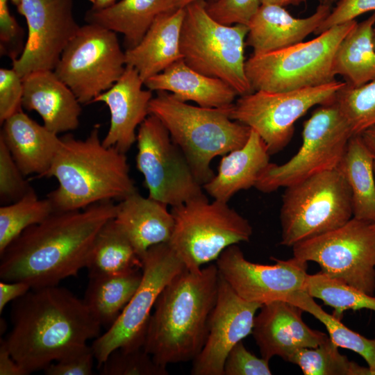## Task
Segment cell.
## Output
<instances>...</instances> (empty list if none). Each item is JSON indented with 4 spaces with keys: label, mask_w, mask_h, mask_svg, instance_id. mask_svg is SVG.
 Segmentation results:
<instances>
[{
    "label": "cell",
    "mask_w": 375,
    "mask_h": 375,
    "mask_svg": "<svg viewBox=\"0 0 375 375\" xmlns=\"http://www.w3.org/2000/svg\"><path fill=\"white\" fill-rule=\"evenodd\" d=\"M117 210V204L106 201L78 210L53 212L0 254V278L38 288L76 276L86 267L99 231Z\"/></svg>",
    "instance_id": "1"
},
{
    "label": "cell",
    "mask_w": 375,
    "mask_h": 375,
    "mask_svg": "<svg viewBox=\"0 0 375 375\" xmlns=\"http://www.w3.org/2000/svg\"><path fill=\"white\" fill-rule=\"evenodd\" d=\"M10 319L3 340L26 375L86 345L101 326L83 299L58 285L31 288L12 301Z\"/></svg>",
    "instance_id": "2"
},
{
    "label": "cell",
    "mask_w": 375,
    "mask_h": 375,
    "mask_svg": "<svg viewBox=\"0 0 375 375\" xmlns=\"http://www.w3.org/2000/svg\"><path fill=\"white\" fill-rule=\"evenodd\" d=\"M219 272L216 265L185 268L158 297L146 332L144 347L158 364L194 360L208 335L215 306Z\"/></svg>",
    "instance_id": "3"
},
{
    "label": "cell",
    "mask_w": 375,
    "mask_h": 375,
    "mask_svg": "<svg viewBox=\"0 0 375 375\" xmlns=\"http://www.w3.org/2000/svg\"><path fill=\"white\" fill-rule=\"evenodd\" d=\"M96 124L85 140L67 134L44 177H54L56 189L47 195L54 211H72L106 201H120L138 192L126 153L105 147Z\"/></svg>",
    "instance_id": "4"
},
{
    "label": "cell",
    "mask_w": 375,
    "mask_h": 375,
    "mask_svg": "<svg viewBox=\"0 0 375 375\" xmlns=\"http://www.w3.org/2000/svg\"><path fill=\"white\" fill-rule=\"evenodd\" d=\"M231 106H192L166 92L150 101L149 115L167 129L202 185L215 176L212 159L242 147L249 138L251 129L230 117Z\"/></svg>",
    "instance_id": "5"
},
{
    "label": "cell",
    "mask_w": 375,
    "mask_h": 375,
    "mask_svg": "<svg viewBox=\"0 0 375 375\" xmlns=\"http://www.w3.org/2000/svg\"><path fill=\"white\" fill-rule=\"evenodd\" d=\"M206 3L199 0L185 7L180 38L183 60L197 72L226 82L239 96L254 92L245 71L248 26L218 22L207 12Z\"/></svg>",
    "instance_id": "6"
},
{
    "label": "cell",
    "mask_w": 375,
    "mask_h": 375,
    "mask_svg": "<svg viewBox=\"0 0 375 375\" xmlns=\"http://www.w3.org/2000/svg\"><path fill=\"white\" fill-rule=\"evenodd\" d=\"M357 23L349 21L328 28L311 40L276 51L253 54L245 62V71L253 91H289L335 80L333 73L335 51Z\"/></svg>",
    "instance_id": "7"
},
{
    "label": "cell",
    "mask_w": 375,
    "mask_h": 375,
    "mask_svg": "<svg viewBox=\"0 0 375 375\" xmlns=\"http://www.w3.org/2000/svg\"><path fill=\"white\" fill-rule=\"evenodd\" d=\"M353 217L349 187L337 169L285 188L280 210L281 244L292 247L338 228Z\"/></svg>",
    "instance_id": "8"
},
{
    "label": "cell",
    "mask_w": 375,
    "mask_h": 375,
    "mask_svg": "<svg viewBox=\"0 0 375 375\" xmlns=\"http://www.w3.org/2000/svg\"><path fill=\"white\" fill-rule=\"evenodd\" d=\"M174 227L168 242L186 268L195 269L215 260L228 247L248 242L249 221L228 202L206 195L172 207Z\"/></svg>",
    "instance_id": "9"
},
{
    "label": "cell",
    "mask_w": 375,
    "mask_h": 375,
    "mask_svg": "<svg viewBox=\"0 0 375 375\" xmlns=\"http://www.w3.org/2000/svg\"><path fill=\"white\" fill-rule=\"evenodd\" d=\"M352 135L335 100L320 105L303 123L302 144L297 153L283 164L269 162L255 188L270 193L337 168Z\"/></svg>",
    "instance_id": "10"
},
{
    "label": "cell",
    "mask_w": 375,
    "mask_h": 375,
    "mask_svg": "<svg viewBox=\"0 0 375 375\" xmlns=\"http://www.w3.org/2000/svg\"><path fill=\"white\" fill-rule=\"evenodd\" d=\"M345 85V81L335 79L289 91L256 90L235 101L230 108V117L256 132L272 155L290 142L294 124L301 117L316 105L334 101Z\"/></svg>",
    "instance_id": "11"
},
{
    "label": "cell",
    "mask_w": 375,
    "mask_h": 375,
    "mask_svg": "<svg viewBox=\"0 0 375 375\" xmlns=\"http://www.w3.org/2000/svg\"><path fill=\"white\" fill-rule=\"evenodd\" d=\"M142 277L116 321L91 346L99 369L114 350L144 347L149 321L158 297L185 266L168 243L150 247L142 257Z\"/></svg>",
    "instance_id": "12"
},
{
    "label": "cell",
    "mask_w": 375,
    "mask_h": 375,
    "mask_svg": "<svg viewBox=\"0 0 375 375\" xmlns=\"http://www.w3.org/2000/svg\"><path fill=\"white\" fill-rule=\"evenodd\" d=\"M125 67L117 33L87 23L68 43L53 71L81 104H88L112 87Z\"/></svg>",
    "instance_id": "13"
},
{
    "label": "cell",
    "mask_w": 375,
    "mask_h": 375,
    "mask_svg": "<svg viewBox=\"0 0 375 375\" xmlns=\"http://www.w3.org/2000/svg\"><path fill=\"white\" fill-rule=\"evenodd\" d=\"M294 256L317 262L324 273L373 295L375 224L352 217L342 226L297 243Z\"/></svg>",
    "instance_id": "14"
},
{
    "label": "cell",
    "mask_w": 375,
    "mask_h": 375,
    "mask_svg": "<svg viewBox=\"0 0 375 375\" xmlns=\"http://www.w3.org/2000/svg\"><path fill=\"white\" fill-rule=\"evenodd\" d=\"M136 167L150 198L176 206L205 195L186 158L162 123L149 115L139 126Z\"/></svg>",
    "instance_id": "15"
},
{
    "label": "cell",
    "mask_w": 375,
    "mask_h": 375,
    "mask_svg": "<svg viewBox=\"0 0 375 375\" xmlns=\"http://www.w3.org/2000/svg\"><path fill=\"white\" fill-rule=\"evenodd\" d=\"M28 27L24 50L12 60L23 78L41 70H53L81 26L73 14V0H22L17 7Z\"/></svg>",
    "instance_id": "16"
},
{
    "label": "cell",
    "mask_w": 375,
    "mask_h": 375,
    "mask_svg": "<svg viewBox=\"0 0 375 375\" xmlns=\"http://www.w3.org/2000/svg\"><path fill=\"white\" fill-rule=\"evenodd\" d=\"M274 265L247 260L236 244L226 248L217 259L219 274L242 299L262 305L285 300L303 289L307 262L294 256L284 260L272 258Z\"/></svg>",
    "instance_id": "17"
},
{
    "label": "cell",
    "mask_w": 375,
    "mask_h": 375,
    "mask_svg": "<svg viewBox=\"0 0 375 375\" xmlns=\"http://www.w3.org/2000/svg\"><path fill=\"white\" fill-rule=\"evenodd\" d=\"M262 305L240 297L219 274L217 301L210 316L205 344L192 361V375H224L232 348L252 333L255 315Z\"/></svg>",
    "instance_id": "18"
},
{
    "label": "cell",
    "mask_w": 375,
    "mask_h": 375,
    "mask_svg": "<svg viewBox=\"0 0 375 375\" xmlns=\"http://www.w3.org/2000/svg\"><path fill=\"white\" fill-rule=\"evenodd\" d=\"M303 310L285 300L263 304L255 317L252 335L261 357L279 356L288 361L297 350L316 347L329 337L310 328L302 319Z\"/></svg>",
    "instance_id": "19"
},
{
    "label": "cell",
    "mask_w": 375,
    "mask_h": 375,
    "mask_svg": "<svg viewBox=\"0 0 375 375\" xmlns=\"http://www.w3.org/2000/svg\"><path fill=\"white\" fill-rule=\"evenodd\" d=\"M144 81L130 65L112 87L92 102H103L110 113L109 129L102 140L107 147H115L126 153L136 142V128L149 115L152 91L143 90Z\"/></svg>",
    "instance_id": "20"
},
{
    "label": "cell",
    "mask_w": 375,
    "mask_h": 375,
    "mask_svg": "<svg viewBox=\"0 0 375 375\" xmlns=\"http://www.w3.org/2000/svg\"><path fill=\"white\" fill-rule=\"evenodd\" d=\"M332 7L319 4L310 16L296 18L284 7L260 4L248 24L246 45L253 54H262L288 48L315 33L328 17Z\"/></svg>",
    "instance_id": "21"
},
{
    "label": "cell",
    "mask_w": 375,
    "mask_h": 375,
    "mask_svg": "<svg viewBox=\"0 0 375 375\" xmlns=\"http://www.w3.org/2000/svg\"><path fill=\"white\" fill-rule=\"evenodd\" d=\"M23 88L22 107L37 112L50 131L58 135L78 128L81 103L53 70L28 74Z\"/></svg>",
    "instance_id": "22"
},
{
    "label": "cell",
    "mask_w": 375,
    "mask_h": 375,
    "mask_svg": "<svg viewBox=\"0 0 375 375\" xmlns=\"http://www.w3.org/2000/svg\"><path fill=\"white\" fill-rule=\"evenodd\" d=\"M1 125L0 139L23 174L44 177L59 151L62 138L29 117L22 109Z\"/></svg>",
    "instance_id": "23"
},
{
    "label": "cell",
    "mask_w": 375,
    "mask_h": 375,
    "mask_svg": "<svg viewBox=\"0 0 375 375\" xmlns=\"http://www.w3.org/2000/svg\"><path fill=\"white\" fill-rule=\"evenodd\" d=\"M185 8L160 15L140 42L125 51L126 65L135 68L144 81L183 59L180 38Z\"/></svg>",
    "instance_id": "24"
},
{
    "label": "cell",
    "mask_w": 375,
    "mask_h": 375,
    "mask_svg": "<svg viewBox=\"0 0 375 375\" xmlns=\"http://www.w3.org/2000/svg\"><path fill=\"white\" fill-rule=\"evenodd\" d=\"M167 206L138 192L117 204L115 221L141 259L152 246L169 242L174 220Z\"/></svg>",
    "instance_id": "25"
},
{
    "label": "cell",
    "mask_w": 375,
    "mask_h": 375,
    "mask_svg": "<svg viewBox=\"0 0 375 375\" xmlns=\"http://www.w3.org/2000/svg\"><path fill=\"white\" fill-rule=\"evenodd\" d=\"M151 91L171 93L178 99L206 108H226L235 102L236 91L221 79L203 75L181 59L144 83Z\"/></svg>",
    "instance_id": "26"
},
{
    "label": "cell",
    "mask_w": 375,
    "mask_h": 375,
    "mask_svg": "<svg viewBox=\"0 0 375 375\" xmlns=\"http://www.w3.org/2000/svg\"><path fill=\"white\" fill-rule=\"evenodd\" d=\"M269 156L264 141L251 130L242 147L223 156L217 174L203 185V190L215 200L228 202L240 190L255 187Z\"/></svg>",
    "instance_id": "27"
},
{
    "label": "cell",
    "mask_w": 375,
    "mask_h": 375,
    "mask_svg": "<svg viewBox=\"0 0 375 375\" xmlns=\"http://www.w3.org/2000/svg\"><path fill=\"white\" fill-rule=\"evenodd\" d=\"M176 9L174 0H121L103 9H90L85 20L122 34L127 49L140 42L160 15Z\"/></svg>",
    "instance_id": "28"
},
{
    "label": "cell",
    "mask_w": 375,
    "mask_h": 375,
    "mask_svg": "<svg viewBox=\"0 0 375 375\" xmlns=\"http://www.w3.org/2000/svg\"><path fill=\"white\" fill-rule=\"evenodd\" d=\"M337 169L351 194L353 217L375 223V176L372 156L360 134L349 140Z\"/></svg>",
    "instance_id": "29"
},
{
    "label": "cell",
    "mask_w": 375,
    "mask_h": 375,
    "mask_svg": "<svg viewBox=\"0 0 375 375\" xmlns=\"http://www.w3.org/2000/svg\"><path fill=\"white\" fill-rule=\"evenodd\" d=\"M375 12L352 28L339 44L333 60L334 76L359 87L375 79V48L373 31Z\"/></svg>",
    "instance_id": "30"
},
{
    "label": "cell",
    "mask_w": 375,
    "mask_h": 375,
    "mask_svg": "<svg viewBox=\"0 0 375 375\" xmlns=\"http://www.w3.org/2000/svg\"><path fill=\"white\" fill-rule=\"evenodd\" d=\"M142 277V269L89 277L83 301L101 326L109 328L116 321L135 294Z\"/></svg>",
    "instance_id": "31"
},
{
    "label": "cell",
    "mask_w": 375,
    "mask_h": 375,
    "mask_svg": "<svg viewBox=\"0 0 375 375\" xmlns=\"http://www.w3.org/2000/svg\"><path fill=\"white\" fill-rule=\"evenodd\" d=\"M142 261L115 221L106 222L97 235L86 267L88 276L115 275L142 269Z\"/></svg>",
    "instance_id": "32"
},
{
    "label": "cell",
    "mask_w": 375,
    "mask_h": 375,
    "mask_svg": "<svg viewBox=\"0 0 375 375\" xmlns=\"http://www.w3.org/2000/svg\"><path fill=\"white\" fill-rule=\"evenodd\" d=\"M285 301L313 315L325 326L332 342L338 347L358 353L366 361L368 367L375 371V338H367L347 327L340 319L323 310L314 301V298L303 290L290 294Z\"/></svg>",
    "instance_id": "33"
},
{
    "label": "cell",
    "mask_w": 375,
    "mask_h": 375,
    "mask_svg": "<svg viewBox=\"0 0 375 375\" xmlns=\"http://www.w3.org/2000/svg\"><path fill=\"white\" fill-rule=\"evenodd\" d=\"M312 298L334 308L333 315L341 319L347 310L369 309L375 312V297L332 277L323 272L307 274L303 289Z\"/></svg>",
    "instance_id": "34"
},
{
    "label": "cell",
    "mask_w": 375,
    "mask_h": 375,
    "mask_svg": "<svg viewBox=\"0 0 375 375\" xmlns=\"http://www.w3.org/2000/svg\"><path fill=\"white\" fill-rule=\"evenodd\" d=\"M288 362L298 365L305 375H375L369 367L360 366L340 353L330 338L316 347L297 350Z\"/></svg>",
    "instance_id": "35"
},
{
    "label": "cell",
    "mask_w": 375,
    "mask_h": 375,
    "mask_svg": "<svg viewBox=\"0 0 375 375\" xmlns=\"http://www.w3.org/2000/svg\"><path fill=\"white\" fill-rule=\"evenodd\" d=\"M54 212L50 200L39 199L34 192L0 208V254L22 232Z\"/></svg>",
    "instance_id": "36"
},
{
    "label": "cell",
    "mask_w": 375,
    "mask_h": 375,
    "mask_svg": "<svg viewBox=\"0 0 375 375\" xmlns=\"http://www.w3.org/2000/svg\"><path fill=\"white\" fill-rule=\"evenodd\" d=\"M335 101L353 135L375 124V79L359 87L346 83Z\"/></svg>",
    "instance_id": "37"
},
{
    "label": "cell",
    "mask_w": 375,
    "mask_h": 375,
    "mask_svg": "<svg viewBox=\"0 0 375 375\" xmlns=\"http://www.w3.org/2000/svg\"><path fill=\"white\" fill-rule=\"evenodd\" d=\"M102 375H167V367L157 363L144 347L118 348L99 368Z\"/></svg>",
    "instance_id": "38"
},
{
    "label": "cell",
    "mask_w": 375,
    "mask_h": 375,
    "mask_svg": "<svg viewBox=\"0 0 375 375\" xmlns=\"http://www.w3.org/2000/svg\"><path fill=\"white\" fill-rule=\"evenodd\" d=\"M34 192L3 141L0 139L1 203H13Z\"/></svg>",
    "instance_id": "39"
},
{
    "label": "cell",
    "mask_w": 375,
    "mask_h": 375,
    "mask_svg": "<svg viewBox=\"0 0 375 375\" xmlns=\"http://www.w3.org/2000/svg\"><path fill=\"white\" fill-rule=\"evenodd\" d=\"M260 6V0H216L207 3L206 10L221 24L247 26Z\"/></svg>",
    "instance_id": "40"
},
{
    "label": "cell",
    "mask_w": 375,
    "mask_h": 375,
    "mask_svg": "<svg viewBox=\"0 0 375 375\" xmlns=\"http://www.w3.org/2000/svg\"><path fill=\"white\" fill-rule=\"evenodd\" d=\"M224 375H271L269 361L258 358L247 349L242 341L228 353L224 366Z\"/></svg>",
    "instance_id": "41"
},
{
    "label": "cell",
    "mask_w": 375,
    "mask_h": 375,
    "mask_svg": "<svg viewBox=\"0 0 375 375\" xmlns=\"http://www.w3.org/2000/svg\"><path fill=\"white\" fill-rule=\"evenodd\" d=\"M8 0H0V50L1 54L12 60L22 53L24 42L23 28L10 14Z\"/></svg>",
    "instance_id": "42"
},
{
    "label": "cell",
    "mask_w": 375,
    "mask_h": 375,
    "mask_svg": "<svg viewBox=\"0 0 375 375\" xmlns=\"http://www.w3.org/2000/svg\"><path fill=\"white\" fill-rule=\"evenodd\" d=\"M23 78L14 69H0V123L21 110Z\"/></svg>",
    "instance_id": "43"
},
{
    "label": "cell",
    "mask_w": 375,
    "mask_h": 375,
    "mask_svg": "<svg viewBox=\"0 0 375 375\" xmlns=\"http://www.w3.org/2000/svg\"><path fill=\"white\" fill-rule=\"evenodd\" d=\"M94 355L87 344L51 363L44 369L47 375H91Z\"/></svg>",
    "instance_id": "44"
},
{
    "label": "cell",
    "mask_w": 375,
    "mask_h": 375,
    "mask_svg": "<svg viewBox=\"0 0 375 375\" xmlns=\"http://www.w3.org/2000/svg\"><path fill=\"white\" fill-rule=\"evenodd\" d=\"M375 12V0H339L315 34L349 21L368 12Z\"/></svg>",
    "instance_id": "45"
},
{
    "label": "cell",
    "mask_w": 375,
    "mask_h": 375,
    "mask_svg": "<svg viewBox=\"0 0 375 375\" xmlns=\"http://www.w3.org/2000/svg\"><path fill=\"white\" fill-rule=\"evenodd\" d=\"M31 289V286L22 281L0 282V313L9 302H12L24 295Z\"/></svg>",
    "instance_id": "46"
},
{
    "label": "cell",
    "mask_w": 375,
    "mask_h": 375,
    "mask_svg": "<svg viewBox=\"0 0 375 375\" xmlns=\"http://www.w3.org/2000/svg\"><path fill=\"white\" fill-rule=\"evenodd\" d=\"M0 375H26L11 356L2 339L0 341Z\"/></svg>",
    "instance_id": "47"
},
{
    "label": "cell",
    "mask_w": 375,
    "mask_h": 375,
    "mask_svg": "<svg viewBox=\"0 0 375 375\" xmlns=\"http://www.w3.org/2000/svg\"><path fill=\"white\" fill-rule=\"evenodd\" d=\"M360 135L372 156L375 176V124L363 131Z\"/></svg>",
    "instance_id": "48"
},
{
    "label": "cell",
    "mask_w": 375,
    "mask_h": 375,
    "mask_svg": "<svg viewBox=\"0 0 375 375\" xmlns=\"http://www.w3.org/2000/svg\"><path fill=\"white\" fill-rule=\"evenodd\" d=\"M260 4H272L282 7L287 6H299L306 3V0H260Z\"/></svg>",
    "instance_id": "49"
},
{
    "label": "cell",
    "mask_w": 375,
    "mask_h": 375,
    "mask_svg": "<svg viewBox=\"0 0 375 375\" xmlns=\"http://www.w3.org/2000/svg\"><path fill=\"white\" fill-rule=\"evenodd\" d=\"M116 2V0H96L90 9L100 10L108 7Z\"/></svg>",
    "instance_id": "50"
},
{
    "label": "cell",
    "mask_w": 375,
    "mask_h": 375,
    "mask_svg": "<svg viewBox=\"0 0 375 375\" xmlns=\"http://www.w3.org/2000/svg\"><path fill=\"white\" fill-rule=\"evenodd\" d=\"M176 8H185L188 5L190 4L192 2L199 1V0H174ZM216 1V0H212Z\"/></svg>",
    "instance_id": "51"
},
{
    "label": "cell",
    "mask_w": 375,
    "mask_h": 375,
    "mask_svg": "<svg viewBox=\"0 0 375 375\" xmlns=\"http://www.w3.org/2000/svg\"><path fill=\"white\" fill-rule=\"evenodd\" d=\"M319 1V4L322 5H326L332 7V6L335 5V3L339 0H317Z\"/></svg>",
    "instance_id": "52"
},
{
    "label": "cell",
    "mask_w": 375,
    "mask_h": 375,
    "mask_svg": "<svg viewBox=\"0 0 375 375\" xmlns=\"http://www.w3.org/2000/svg\"><path fill=\"white\" fill-rule=\"evenodd\" d=\"M17 7L19 6L22 0H10Z\"/></svg>",
    "instance_id": "53"
},
{
    "label": "cell",
    "mask_w": 375,
    "mask_h": 375,
    "mask_svg": "<svg viewBox=\"0 0 375 375\" xmlns=\"http://www.w3.org/2000/svg\"><path fill=\"white\" fill-rule=\"evenodd\" d=\"M373 42H374V45L375 48V28H374V31H373Z\"/></svg>",
    "instance_id": "54"
},
{
    "label": "cell",
    "mask_w": 375,
    "mask_h": 375,
    "mask_svg": "<svg viewBox=\"0 0 375 375\" xmlns=\"http://www.w3.org/2000/svg\"><path fill=\"white\" fill-rule=\"evenodd\" d=\"M90 2H91L92 4L95 3L96 0H88Z\"/></svg>",
    "instance_id": "55"
},
{
    "label": "cell",
    "mask_w": 375,
    "mask_h": 375,
    "mask_svg": "<svg viewBox=\"0 0 375 375\" xmlns=\"http://www.w3.org/2000/svg\"><path fill=\"white\" fill-rule=\"evenodd\" d=\"M374 224H375V223H374Z\"/></svg>",
    "instance_id": "56"
}]
</instances>
